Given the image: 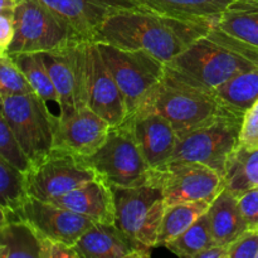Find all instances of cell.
Instances as JSON below:
<instances>
[{"instance_id": "30bf717a", "label": "cell", "mask_w": 258, "mask_h": 258, "mask_svg": "<svg viewBox=\"0 0 258 258\" xmlns=\"http://www.w3.org/2000/svg\"><path fill=\"white\" fill-rule=\"evenodd\" d=\"M146 183L161 189L166 206L196 201L213 202L224 189L221 174L204 164L188 160H170L149 169Z\"/></svg>"}, {"instance_id": "5bb4252c", "label": "cell", "mask_w": 258, "mask_h": 258, "mask_svg": "<svg viewBox=\"0 0 258 258\" xmlns=\"http://www.w3.org/2000/svg\"><path fill=\"white\" fill-rule=\"evenodd\" d=\"M27 221L40 236L75 246L76 242L95 224L87 217L29 196L19 209L14 211Z\"/></svg>"}, {"instance_id": "6da1fadb", "label": "cell", "mask_w": 258, "mask_h": 258, "mask_svg": "<svg viewBox=\"0 0 258 258\" xmlns=\"http://www.w3.org/2000/svg\"><path fill=\"white\" fill-rule=\"evenodd\" d=\"M217 23L218 20L173 17L146 7L128 8L110 15L92 42L145 50L168 64Z\"/></svg>"}, {"instance_id": "5b68a950", "label": "cell", "mask_w": 258, "mask_h": 258, "mask_svg": "<svg viewBox=\"0 0 258 258\" xmlns=\"http://www.w3.org/2000/svg\"><path fill=\"white\" fill-rule=\"evenodd\" d=\"M243 117L219 116L204 125L178 134L170 160H188L204 164L224 178L227 166L239 145Z\"/></svg>"}, {"instance_id": "7a4b0ae2", "label": "cell", "mask_w": 258, "mask_h": 258, "mask_svg": "<svg viewBox=\"0 0 258 258\" xmlns=\"http://www.w3.org/2000/svg\"><path fill=\"white\" fill-rule=\"evenodd\" d=\"M165 68L175 77L213 92L233 76L258 68V48L216 24Z\"/></svg>"}, {"instance_id": "1f68e13d", "label": "cell", "mask_w": 258, "mask_h": 258, "mask_svg": "<svg viewBox=\"0 0 258 258\" xmlns=\"http://www.w3.org/2000/svg\"><path fill=\"white\" fill-rule=\"evenodd\" d=\"M238 148L244 150L258 149V100L244 115L239 133Z\"/></svg>"}, {"instance_id": "f35d334b", "label": "cell", "mask_w": 258, "mask_h": 258, "mask_svg": "<svg viewBox=\"0 0 258 258\" xmlns=\"http://www.w3.org/2000/svg\"><path fill=\"white\" fill-rule=\"evenodd\" d=\"M257 258H258V257H257Z\"/></svg>"}, {"instance_id": "9a60e30c", "label": "cell", "mask_w": 258, "mask_h": 258, "mask_svg": "<svg viewBox=\"0 0 258 258\" xmlns=\"http://www.w3.org/2000/svg\"><path fill=\"white\" fill-rule=\"evenodd\" d=\"M111 127L112 126L108 121L88 106H83L59 121L53 149L70 153L81 159L88 158L105 144Z\"/></svg>"}, {"instance_id": "4fadbf2b", "label": "cell", "mask_w": 258, "mask_h": 258, "mask_svg": "<svg viewBox=\"0 0 258 258\" xmlns=\"http://www.w3.org/2000/svg\"><path fill=\"white\" fill-rule=\"evenodd\" d=\"M83 42L77 40L58 49L39 53L62 101V118L86 106Z\"/></svg>"}, {"instance_id": "cb8c5ba5", "label": "cell", "mask_w": 258, "mask_h": 258, "mask_svg": "<svg viewBox=\"0 0 258 258\" xmlns=\"http://www.w3.org/2000/svg\"><path fill=\"white\" fill-rule=\"evenodd\" d=\"M143 7L185 19L218 20L236 0H136Z\"/></svg>"}, {"instance_id": "ffe728a7", "label": "cell", "mask_w": 258, "mask_h": 258, "mask_svg": "<svg viewBox=\"0 0 258 258\" xmlns=\"http://www.w3.org/2000/svg\"><path fill=\"white\" fill-rule=\"evenodd\" d=\"M0 212V257L42 258V236L14 211Z\"/></svg>"}, {"instance_id": "ac0fdd59", "label": "cell", "mask_w": 258, "mask_h": 258, "mask_svg": "<svg viewBox=\"0 0 258 258\" xmlns=\"http://www.w3.org/2000/svg\"><path fill=\"white\" fill-rule=\"evenodd\" d=\"M78 258H143L150 247L131 238L116 223H95L73 246Z\"/></svg>"}, {"instance_id": "d6a6232c", "label": "cell", "mask_w": 258, "mask_h": 258, "mask_svg": "<svg viewBox=\"0 0 258 258\" xmlns=\"http://www.w3.org/2000/svg\"><path fill=\"white\" fill-rule=\"evenodd\" d=\"M258 229H247L228 246V258H257Z\"/></svg>"}, {"instance_id": "4316f807", "label": "cell", "mask_w": 258, "mask_h": 258, "mask_svg": "<svg viewBox=\"0 0 258 258\" xmlns=\"http://www.w3.org/2000/svg\"><path fill=\"white\" fill-rule=\"evenodd\" d=\"M224 189L241 196L258 186V149L244 150L237 148L224 174Z\"/></svg>"}, {"instance_id": "52a82bcc", "label": "cell", "mask_w": 258, "mask_h": 258, "mask_svg": "<svg viewBox=\"0 0 258 258\" xmlns=\"http://www.w3.org/2000/svg\"><path fill=\"white\" fill-rule=\"evenodd\" d=\"M0 100L2 117L32 163L49 155L54 148L57 123L43 101L34 92L8 96Z\"/></svg>"}, {"instance_id": "d6986e66", "label": "cell", "mask_w": 258, "mask_h": 258, "mask_svg": "<svg viewBox=\"0 0 258 258\" xmlns=\"http://www.w3.org/2000/svg\"><path fill=\"white\" fill-rule=\"evenodd\" d=\"M50 203L82 214L95 223H115L116 221L113 190L98 175Z\"/></svg>"}, {"instance_id": "d590c367", "label": "cell", "mask_w": 258, "mask_h": 258, "mask_svg": "<svg viewBox=\"0 0 258 258\" xmlns=\"http://www.w3.org/2000/svg\"><path fill=\"white\" fill-rule=\"evenodd\" d=\"M14 34V13H0V55L8 53Z\"/></svg>"}, {"instance_id": "836d02e7", "label": "cell", "mask_w": 258, "mask_h": 258, "mask_svg": "<svg viewBox=\"0 0 258 258\" xmlns=\"http://www.w3.org/2000/svg\"><path fill=\"white\" fill-rule=\"evenodd\" d=\"M238 204L249 229H258V186L238 196Z\"/></svg>"}, {"instance_id": "d4e9b609", "label": "cell", "mask_w": 258, "mask_h": 258, "mask_svg": "<svg viewBox=\"0 0 258 258\" xmlns=\"http://www.w3.org/2000/svg\"><path fill=\"white\" fill-rule=\"evenodd\" d=\"M211 203L212 202L209 201H196L166 206L159 233L158 246L165 247L169 242L181 236L208 212Z\"/></svg>"}, {"instance_id": "e575fe53", "label": "cell", "mask_w": 258, "mask_h": 258, "mask_svg": "<svg viewBox=\"0 0 258 258\" xmlns=\"http://www.w3.org/2000/svg\"><path fill=\"white\" fill-rule=\"evenodd\" d=\"M42 258H78L73 246L42 236Z\"/></svg>"}, {"instance_id": "7402d4cb", "label": "cell", "mask_w": 258, "mask_h": 258, "mask_svg": "<svg viewBox=\"0 0 258 258\" xmlns=\"http://www.w3.org/2000/svg\"><path fill=\"white\" fill-rule=\"evenodd\" d=\"M10 57L23 71L34 93L43 101L57 126L59 125L63 116L62 101L39 53H20Z\"/></svg>"}, {"instance_id": "ba28073f", "label": "cell", "mask_w": 258, "mask_h": 258, "mask_svg": "<svg viewBox=\"0 0 258 258\" xmlns=\"http://www.w3.org/2000/svg\"><path fill=\"white\" fill-rule=\"evenodd\" d=\"M96 44L125 97L128 117L164 77L165 63L145 50L123 49L108 43Z\"/></svg>"}, {"instance_id": "8fae6325", "label": "cell", "mask_w": 258, "mask_h": 258, "mask_svg": "<svg viewBox=\"0 0 258 258\" xmlns=\"http://www.w3.org/2000/svg\"><path fill=\"white\" fill-rule=\"evenodd\" d=\"M25 174L29 196L45 202L53 201L97 176L81 158L55 149L44 159L33 163Z\"/></svg>"}, {"instance_id": "44dd1931", "label": "cell", "mask_w": 258, "mask_h": 258, "mask_svg": "<svg viewBox=\"0 0 258 258\" xmlns=\"http://www.w3.org/2000/svg\"><path fill=\"white\" fill-rule=\"evenodd\" d=\"M208 217L216 244L229 246L249 229L239 208L238 197L227 189H223L213 199L208 209Z\"/></svg>"}, {"instance_id": "7c38bea8", "label": "cell", "mask_w": 258, "mask_h": 258, "mask_svg": "<svg viewBox=\"0 0 258 258\" xmlns=\"http://www.w3.org/2000/svg\"><path fill=\"white\" fill-rule=\"evenodd\" d=\"M83 78L86 106L108 121L112 127L125 122L127 118L125 97L92 40L83 42Z\"/></svg>"}, {"instance_id": "8992f818", "label": "cell", "mask_w": 258, "mask_h": 258, "mask_svg": "<svg viewBox=\"0 0 258 258\" xmlns=\"http://www.w3.org/2000/svg\"><path fill=\"white\" fill-rule=\"evenodd\" d=\"M15 34L8 54L42 53L58 49L81 35L58 15L37 0H19L14 10Z\"/></svg>"}, {"instance_id": "9c48e42d", "label": "cell", "mask_w": 258, "mask_h": 258, "mask_svg": "<svg viewBox=\"0 0 258 258\" xmlns=\"http://www.w3.org/2000/svg\"><path fill=\"white\" fill-rule=\"evenodd\" d=\"M116 226L135 241L158 247L166 202L160 188L145 183L139 186L112 188Z\"/></svg>"}, {"instance_id": "603a6c76", "label": "cell", "mask_w": 258, "mask_h": 258, "mask_svg": "<svg viewBox=\"0 0 258 258\" xmlns=\"http://www.w3.org/2000/svg\"><path fill=\"white\" fill-rule=\"evenodd\" d=\"M213 93L229 112L244 117L258 100V68L233 76Z\"/></svg>"}, {"instance_id": "2e32d148", "label": "cell", "mask_w": 258, "mask_h": 258, "mask_svg": "<svg viewBox=\"0 0 258 258\" xmlns=\"http://www.w3.org/2000/svg\"><path fill=\"white\" fill-rule=\"evenodd\" d=\"M67 22L83 40H93L96 33L113 13L143 7L136 0H37Z\"/></svg>"}, {"instance_id": "3957f363", "label": "cell", "mask_w": 258, "mask_h": 258, "mask_svg": "<svg viewBox=\"0 0 258 258\" xmlns=\"http://www.w3.org/2000/svg\"><path fill=\"white\" fill-rule=\"evenodd\" d=\"M138 110L159 113L173 125L178 134L204 125L219 116L233 115L213 92L175 77L166 68L164 77L146 95Z\"/></svg>"}, {"instance_id": "4dcf8cb0", "label": "cell", "mask_w": 258, "mask_h": 258, "mask_svg": "<svg viewBox=\"0 0 258 258\" xmlns=\"http://www.w3.org/2000/svg\"><path fill=\"white\" fill-rule=\"evenodd\" d=\"M0 158L23 173H28V170L32 168V160L2 116H0Z\"/></svg>"}, {"instance_id": "f546056e", "label": "cell", "mask_w": 258, "mask_h": 258, "mask_svg": "<svg viewBox=\"0 0 258 258\" xmlns=\"http://www.w3.org/2000/svg\"><path fill=\"white\" fill-rule=\"evenodd\" d=\"M34 92L23 71L8 53L0 55V98Z\"/></svg>"}, {"instance_id": "8d00e7d4", "label": "cell", "mask_w": 258, "mask_h": 258, "mask_svg": "<svg viewBox=\"0 0 258 258\" xmlns=\"http://www.w3.org/2000/svg\"><path fill=\"white\" fill-rule=\"evenodd\" d=\"M198 258H228V246L214 244L202 252Z\"/></svg>"}, {"instance_id": "484cf974", "label": "cell", "mask_w": 258, "mask_h": 258, "mask_svg": "<svg viewBox=\"0 0 258 258\" xmlns=\"http://www.w3.org/2000/svg\"><path fill=\"white\" fill-rule=\"evenodd\" d=\"M217 24L229 34L258 48V0H236Z\"/></svg>"}, {"instance_id": "277c9868", "label": "cell", "mask_w": 258, "mask_h": 258, "mask_svg": "<svg viewBox=\"0 0 258 258\" xmlns=\"http://www.w3.org/2000/svg\"><path fill=\"white\" fill-rule=\"evenodd\" d=\"M111 188H128L148 181L149 166L128 120L111 127L105 144L93 155L82 159Z\"/></svg>"}, {"instance_id": "f1b7e54d", "label": "cell", "mask_w": 258, "mask_h": 258, "mask_svg": "<svg viewBox=\"0 0 258 258\" xmlns=\"http://www.w3.org/2000/svg\"><path fill=\"white\" fill-rule=\"evenodd\" d=\"M28 197L27 174L0 158V211H17Z\"/></svg>"}, {"instance_id": "83f0119b", "label": "cell", "mask_w": 258, "mask_h": 258, "mask_svg": "<svg viewBox=\"0 0 258 258\" xmlns=\"http://www.w3.org/2000/svg\"><path fill=\"white\" fill-rule=\"evenodd\" d=\"M214 244L216 242H214L208 212H207L190 228L186 229L176 239L169 242L165 247L179 257L198 258L202 252Z\"/></svg>"}, {"instance_id": "74e56055", "label": "cell", "mask_w": 258, "mask_h": 258, "mask_svg": "<svg viewBox=\"0 0 258 258\" xmlns=\"http://www.w3.org/2000/svg\"><path fill=\"white\" fill-rule=\"evenodd\" d=\"M19 0H0V13H14Z\"/></svg>"}, {"instance_id": "e0dca14e", "label": "cell", "mask_w": 258, "mask_h": 258, "mask_svg": "<svg viewBox=\"0 0 258 258\" xmlns=\"http://www.w3.org/2000/svg\"><path fill=\"white\" fill-rule=\"evenodd\" d=\"M126 120L131 123L149 168H158L170 161L178 141V133L166 118L153 111L138 110Z\"/></svg>"}]
</instances>
